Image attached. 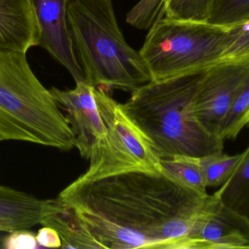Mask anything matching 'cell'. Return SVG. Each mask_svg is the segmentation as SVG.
<instances>
[{"mask_svg":"<svg viewBox=\"0 0 249 249\" xmlns=\"http://www.w3.org/2000/svg\"><path fill=\"white\" fill-rule=\"evenodd\" d=\"M209 194L168 175L131 171L71 183L58 198L102 249H175Z\"/></svg>","mask_w":249,"mask_h":249,"instance_id":"6da1fadb","label":"cell"},{"mask_svg":"<svg viewBox=\"0 0 249 249\" xmlns=\"http://www.w3.org/2000/svg\"><path fill=\"white\" fill-rule=\"evenodd\" d=\"M207 70L152 80L120 104L160 159L181 155L203 157L223 152V140L205 130L195 112Z\"/></svg>","mask_w":249,"mask_h":249,"instance_id":"7a4b0ae2","label":"cell"},{"mask_svg":"<svg viewBox=\"0 0 249 249\" xmlns=\"http://www.w3.org/2000/svg\"><path fill=\"white\" fill-rule=\"evenodd\" d=\"M67 19L85 81L130 93L152 81L140 53L124 39L112 0H68Z\"/></svg>","mask_w":249,"mask_h":249,"instance_id":"3957f363","label":"cell"},{"mask_svg":"<svg viewBox=\"0 0 249 249\" xmlns=\"http://www.w3.org/2000/svg\"><path fill=\"white\" fill-rule=\"evenodd\" d=\"M0 140L61 151L75 147L68 121L32 71L26 53L0 49Z\"/></svg>","mask_w":249,"mask_h":249,"instance_id":"277c9868","label":"cell"},{"mask_svg":"<svg viewBox=\"0 0 249 249\" xmlns=\"http://www.w3.org/2000/svg\"><path fill=\"white\" fill-rule=\"evenodd\" d=\"M228 28L162 18L149 28L139 53L153 81L204 71L222 61Z\"/></svg>","mask_w":249,"mask_h":249,"instance_id":"5b68a950","label":"cell"},{"mask_svg":"<svg viewBox=\"0 0 249 249\" xmlns=\"http://www.w3.org/2000/svg\"><path fill=\"white\" fill-rule=\"evenodd\" d=\"M89 159V169L76 182H88L131 171L163 172L160 158L120 103L110 130Z\"/></svg>","mask_w":249,"mask_h":249,"instance_id":"8992f818","label":"cell"},{"mask_svg":"<svg viewBox=\"0 0 249 249\" xmlns=\"http://www.w3.org/2000/svg\"><path fill=\"white\" fill-rule=\"evenodd\" d=\"M49 91L74 133L75 147L83 158L90 159L110 130L119 103L107 91L86 81L77 82L72 89Z\"/></svg>","mask_w":249,"mask_h":249,"instance_id":"52a82bcc","label":"cell"},{"mask_svg":"<svg viewBox=\"0 0 249 249\" xmlns=\"http://www.w3.org/2000/svg\"><path fill=\"white\" fill-rule=\"evenodd\" d=\"M249 249V222L209 195L188 235L175 249Z\"/></svg>","mask_w":249,"mask_h":249,"instance_id":"ba28073f","label":"cell"},{"mask_svg":"<svg viewBox=\"0 0 249 249\" xmlns=\"http://www.w3.org/2000/svg\"><path fill=\"white\" fill-rule=\"evenodd\" d=\"M249 69V64L222 61L209 68L202 81L195 112L205 130L219 137L221 125L229 113Z\"/></svg>","mask_w":249,"mask_h":249,"instance_id":"9c48e42d","label":"cell"},{"mask_svg":"<svg viewBox=\"0 0 249 249\" xmlns=\"http://www.w3.org/2000/svg\"><path fill=\"white\" fill-rule=\"evenodd\" d=\"M67 1L31 0L39 28L38 46L64 66L77 83L85 78L70 36Z\"/></svg>","mask_w":249,"mask_h":249,"instance_id":"30bf717a","label":"cell"},{"mask_svg":"<svg viewBox=\"0 0 249 249\" xmlns=\"http://www.w3.org/2000/svg\"><path fill=\"white\" fill-rule=\"evenodd\" d=\"M64 208V203L58 197L41 200L0 185V232H11L41 225L44 218Z\"/></svg>","mask_w":249,"mask_h":249,"instance_id":"8fae6325","label":"cell"},{"mask_svg":"<svg viewBox=\"0 0 249 249\" xmlns=\"http://www.w3.org/2000/svg\"><path fill=\"white\" fill-rule=\"evenodd\" d=\"M39 44L31 0H0V49L26 53Z\"/></svg>","mask_w":249,"mask_h":249,"instance_id":"7c38bea8","label":"cell"},{"mask_svg":"<svg viewBox=\"0 0 249 249\" xmlns=\"http://www.w3.org/2000/svg\"><path fill=\"white\" fill-rule=\"evenodd\" d=\"M41 225L55 230L63 249H102L74 211L64 204L60 211L44 218Z\"/></svg>","mask_w":249,"mask_h":249,"instance_id":"4fadbf2b","label":"cell"},{"mask_svg":"<svg viewBox=\"0 0 249 249\" xmlns=\"http://www.w3.org/2000/svg\"><path fill=\"white\" fill-rule=\"evenodd\" d=\"M242 154L229 179L214 194L225 206L249 222V146Z\"/></svg>","mask_w":249,"mask_h":249,"instance_id":"5bb4252c","label":"cell"},{"mask_svg":"<svg viewBox=\"0 0 249 249\" xmlns=\"http://www.w3.org/2000/svg\"><path fill=\"white\" fill-rule=\"evenodd\" d=\"M160 163L163 172L201 192L207 193L199 157L181 155L160 159Z\"/></svg>","mask_w":249,"mask_h":249,"instance_id":"9a60e30c","label":"cell"},{"mask_svg":"<svg viewBox=\"0 0 249 249\" xmlns=\"http://www.w3.org/2000/svg\"><path fill=\"white\" fill-rule=\"evenodd\" d=\"M249 119V69L236 98L222 122L219 137L222 140H234L248 124Z\"/></svg>","mask_w":249,"mask_h":249,"instance_id":"2e32d148","label":"cell"},{"mask_svg":"<svg viewBox=\"0 0 249 249\" xmlns=\"http://www.w3.org/2000/svg\"><path fill=\"white\" fill-rule=\"evenodd\" d=\"M242 153L230 156L223 152L199 157L206 187H222L232 175Z\"/></svg>","mask_w":249,"mask_h":249,"instance_id":"e0dca14e","label":"cell"},{"mask_svg":"<svg viewBox=\"0 0 249 249\" xmlns=\"http://www.w3.org/2000/svg\"><path fill=\"white\" fill-rule=\"evenodd\" d=\"M217 0H170L164 18L184 21L208 22Z\"/></svg>","mask_w":249,"mask_h":249,"instance_id":"ac0fdd59","label":"cell"},{"mask_svg":"<svg viewBox=\"0 0 249 249\" xmlns=\"http://www.w3.org/2000/svg\"><path fill=\"white\" fill-rule=\"evenodd\" d=\"M249 20V0H217L208 23L222 27Z\"/></svg>","mask_w":249,"mask_h":249,"instance_id":"d6986e66","label":"cell"},{"mask_svg":"<svg viewBox=\"0 0 249 249\" xmlns=\"http://www.w3.org/2000/svg\"><path fill=\"white\" fill-rule=\"evenodd\" d=\"M222 61L249 64V20L228 28Z\"/></svg>","mask_w":249,"mask_h":249,"instance_id":"ffe728a7","label":"cell"},{"mask_svg":"<svg viewBox=\"0 0 249 249\" xmlns=\"http://www.w3.org/2000/svg\"><path fill=\"white\" fill-rule=\"evenodd\" d=\"M29 229H20L10 232L3 241V247L7 249H34L37 247L36 235Z\"/></svg>","mask_w":249,"mask_h":249,"instance_id":"44dd1931","label":"cell"},{"mask_svg":"<svg viewBox=\"0 0 249 249\" xmlns=\"http://www.w3.org/2000/svg\"><path fill=\"white\" fill-rule=\"evenodd\" d=\"M38 244L45 248H61V239L58 232L49 227H43L36 235Z\"/></svg>","mask_w":249,"mask_h":249,"instance_id":"7402d4cb","label":"cell"},{"mask_svg":"<svg viewBox=\"0 0 249 249\" xmlns=\"http://www.w3.org/2000/svg\"><path fill=\"white\" fill-rule=\"evenodd\" d=\"M247 125H249V121H248V124H247Z\"/></svg>","mask_w":249,"mask_h":249,"instance_id":"603a6c76","label":"cell"},{"mask_svg":"<svg viewBox=\"0 0 249 249\" xmlns=\"http://www.w3.org/2000/svg\"><path fill=\"white\" fill-rule=\"evenodd\" d=\"M0 142H1V140H0Z\"/></svg>","mask_w":249,"mask_h":249,"instance_id":"cb8c5ba5","label":"cell"}]
</instances>
